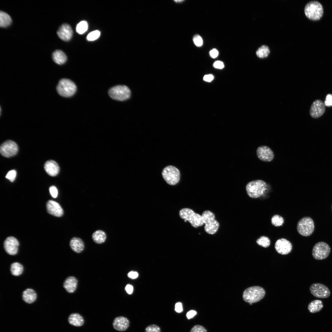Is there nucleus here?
<instances>
[{
    "instance_id": "obj_12",
    "label": "nucleus",
    "mask_w": 332,
    "mask_h": 332,
    "mask_svg": "<svg viewBox=\"0 0 332 332\" xmlns=\"http://www.w3.org/2000/svg\"><path fill=\"white\" fill-rule=\"evenodd\" d=\"M311 294L314 297L320 298H326L330 296V292L329 289L324 285L314 283L310 287Z\"/></svg>"
},
{
    "instance_id": "obj_31",
    "label": "nucleus",
    "mask_w": 332,
    "mask_h": 332,
    "mask_svg": "<svg viewBox=\"0 0 332 332\" xmlns=\"http://www.w3.org/2000/svg\"><path fill=\"white\" fill-rule=\"evenodd\" d=\"M259 245L265 248L268 247L271 243L270 240L267 237L262 236L259 237L256 241Z\"/></svg>"
},
{
    "instance_id": "obj_4",
    "label": "nucleus",
    "mask_w": 332,
    "mask_h": 332,
    "mask_svg": "<svg viewBox=\"0 0 332 332\" xmlns=\"http://www.w3.org/2000/svg\"><path fill=\"white\" fill-rule=\"evenodd\" d=\"M306 16L309 19L316 20L319 19L323 12L322 4L317 1H311L307 3L304 8Z\"/></svg>"
},
{
    "instance_id": "obj_7",
    "label": "nucleus",
    "mask_w": 332,
    "mask_h": 332,
    "mask_svg": "<svg viewBox=\"0 0 332 332\" xmlns=\"http://www.w3.org/2000/svg\"><path fill=\"white\" fill-rule=\"evenodd\" d=\"M108 94L112 99L122 101L126 100L130 97L131 92L126 86L119 85L111 88L108 91Z\"/></svg>"
},
{
    "instance_id": "obj_15",
    "label": "nucleus",
    "mask_w": 332,
    "mask_h": 332,
    "mask_svg": "<svg viewBox=\"0 0 332 332\" xmlns=\"http://www.w3.org/2000/svg\"><path fill=\"white\" fill-rule=\"evenodd\" d=\"M275 247L278 253L285 255L291 252L292 246L291 243L287 240L284 238H281L277 240Z\"/></svg>"
},
{
    "instance_id": "obj_9",
    "label": "nucleus",
    "mask_w": 332,
    "mask_h": 332,
    "mask_svg": "<svg viewBox=\"0 0 332 332\" xmlns=\"http://www.w3.org/2000/svg\"><path fill=\"white\" fill-rule=\"evenodd\" d=\"M162 175L166 182L171 185L176 184L180 180L179 170L172 165H169L165 168L162 171Z\"/></svg>"
},
{
    "instance_id": "obj_47",
    "label": "nucleus",
    "mask_w": 332,
    "mask_h": 332,
    "mask_svg": "<svg viewBox=\"0 0 332 332\" xmlns=\"http://www.w3.org/2000/svg\"><path fill=\"white\" fill-rule=\"evenodd\" d=\"M125 290L128 294H131L133 291V287L131 285H127L125 287Z\"/></svg>"
},
{
    "instance_id": "obj_38",
    "label": "nucleus",
    "mask_w": 332,
    "mask_h": 332,
    "mask_svg": "<svg viewBox=\"0 0 332 332\" xmlns=\"http://www.w3.org/2000/svg\"><path fill=\"white\" fill-rule=\"evenodd\" d=\"M190 332H207L206 329L201 325L194 326L191 329Z\"/></svg>"
},
{
    "instance_id": "obj_3",
    "label": "nucleus",
    "mask_w": 332,
    "mask_h": 332,
    "mask_svg": "<svg viewBox=\"0 0 332 332\" xmlns=\"http://www.w3.org/2000/svg\"><path fill=\"white\" fill-rule=\"evenodd\" d=\"M179 215L181 218L184 220L185 222L188 221L194 227L197 228L204 224L202 215L196 213L191 209H181L180 211Z\"/></svg>"
},
{
    "instance_id": "obj_46",
    "label": "nucleus",
    "mask_w": 332,
    "mask_h": 332,
    "mask_svg": "<svg viewBox=\"0 0 332 332\" xmlns=\"http://www.w3.org/2000/svg\"><path fill=\"white\" fill-rule=\"evenodd\" d=\"M213 78L214 77L211 74L205 75L203 78L204 81L209 82L213 80Z\"/></svg>"
},
{
    "instance_id": "obj_1",
    "label": "nucleus",
    "mask_w": 332,
    "mask_h": 332,
    "mask_svg": "<svg viewBox=\"0 0 332 332\" xmlns=\"http://www.w3.org/2000/svg\"><path fill=\"white\" fill-rule=\"evenodd\" d=\"M267 185L261 180H257L248 183L246 187L248 195L252 198H257L264 194L267 189Z\"/></svg>"
},
{
    "instance_id": "obj_8",
    "label": "nucleus",
    "mask_w": 332,
    "mask_h": 332,
    "mask_svg": "<svg viewBox=\"0 0 332 332\" xmlns=\"http://www.w3.org/2000/svg\"><path fill=\"white\" fill-rule=\"evenodd\" d=\"M297 229L298 233L304 236H309L313 232L314 224L312 219L309 217H304L298 222Z\"/></svg>"
},
{
    "instance_id": "obj_30",
    "label": "nucleus",
    "mask_w": 332,
    "mask_h": 332,
    "mask_svg": "<svg viewBox=\"0 0 332 332\" xmlns=\"http://www.w3.org/2000/svg\"><path fill=\"white\" fill-rule=\"evenodd\" d=\"M270 53L268 47L266 45H262L258 48L256 52L257 56L260 58L267 57Z\"/></svg>"
},
{
    "instance_id": "obj_34",
    "label": "nucleus",
    "mask_w": 332,
    "mask_h": 332,
    "mask_svg": "<svg viewBox=\"0 0 332 332\" xmlns=\"http://www.w3.org/2000/svg\"><path fill=\"white\" fill-rule=\"evenodd\" d=\"M100 35V32L99 30H95L90 33L88 35L87 38L89 41H94L97 39Z\"/></svg>"
},
{
    "instance_id": "obj_21",
    "label": "nucleus",
    "mask_w": 332,
    "mask_h": 332,
    "mask_svg": "<svg viewBox=\"0 0 332 332\" xmlns=\"http://www.w3.org/2000/svg\"><path fill=\"white\" fill-rule=\"evenodd\" d=\"M44 168L47 173L52 176L57 175L60 169L58 164L53 160L46 161L45 164Z\"/></svg>"
},
{
    "instance_id": "obj_45",
    "label": "nucleus",
    "mask_w": 332,
    "mask_h": 332,
    "mask_svg": "<svg viewBox=\"0 0 332 332\" xmlns=\"http://www.w3.org/2000/svg\"><path fill=\"white\" fill-rule=\"evenodd\" d=\"M196 314V312L194 310H191L188 312L186 316L188 319L193 318Z\"/></svg>"
},
{
    "instance_id": "obj_18",
    "label": "nucleus",
    "mask_w": 332,
    "mask_h": 332,
    "mask_svg": "<svg viewBox=\"0 0 332 332\" xmlns=\"http://www.w3.org/2000/svg\"><path fill=\"white\" fill-rule=\"evenodd\" d=\"M46 208L48 212L53 216L60 217L63 214V210L61 206L54 201L49 200L47 203Z\"/></svg>"
},
{
    "instance_id": "obj_23",
    "label": "nucleus",
    "mask_w": 332,
    "mask_h": 332,
    "mask_svg": "<svg viewBox=\"0 0 332 332\" xmlns=\"http://www.w3.org/2000/svg\"><path fill=\"white\" fill-rule=\"evenodd\" d=\"M52 58L53 61L57 64L61 65L64 64L66 61L67 57L62 51L57 49L52 53Z\"/></svg>"
},
{
    "instance_id": "obj_2",
    "label": "nucleus",
    "mask_w": 332,
    "mask_h": 332,
    "mask_svg": "<svg viewBox=\"0 0 332 332\" xmlns=\"http://www.w3.org/2000/svg\"><path fill=\"white\" fill-rule=\"evenodd\" d=\"M265 294L264 289L261 287L255 286L245 289L243 294V300L251 305L257 302L264 297Z\"/></svg>"
},
{
    "instance_id": "obj_49",
    "label": "nucleus",
    "mask_w": 332,
    "mask_h": 332,
    "mask_svg": "<svg viewBox=\"0 0 332 332\" xmlns=\"http://www.w3.org/2000/svg\"></svg>"
},
{
    "instance_id": "obj_24",
    "label": "nucleus",
    "mask_w": 332,
    "mask_h": 332,
    "mask_svg": "<svg viewBox=\"0 0 332 332\" xmlns=\"http://www.w3.org/2000/svg\"><path fill=\"white\" fill-rule=\"evenodd\" d=\"M24 270L23 266L22 264L18 262L12 263L10 267V271L12 275L18 277L22 275Z\"/></svg>"
},
{
    "instance_id": "obj_14",
    "label": "nucleus",
    "mask_w": 332,
    "mask_h": 332,
    "mask_svg": "<svg viewBox=\"0 0 332 332\" xmlns=\"http://www.w3.org/2000/svg\"><path fill=\"white\" fill-rule=\"evenodd\" d=\"M256 153L259 159L263 161H271L274 157L273 151L270 147L267 146L263 145L258 147Z\"/></svg>"
},
{
    "instance_id": "obj_6",
    "label": "nucleus",
    "mask_w": 332,
    "mask_h": 332,
    "mask_svg": "<svg viewBox=\"0 0 332 332\" xmlns=\"http://www.w3.org/2000/svg\"><path fill=\"white\" fill-rule=\"evenodd\" d=\"M202 216L203 222L205 224V231L209 234H215L219 227V222L215 219V215L211 211L206 210L203 213Z\"/></svg>"
},
{
    "instance_id": "obj_13",
    "label": "nucleus",
    "mask_w": 332,
    "mask_h": 332,
    "mask_svg": "<svg viewBox=\"0 0 332 332\" xmlns=\"http://www.w3.org/2000/svg\"><path fill=\"white\" fill-rule=\"evenodd\" d=\"M19 245V242L16 238L9 236L4 241L3 247L7 254L10 256H14L18 253Z\"/></svg>"
},
{
    "instance_id": "obj_17",
    "label": "nucleus",
    "mask_w": 332,
    "mask_h": 332,
    "mask_svg": "<svg viewBox=\"0 0 332 332\" xmlns=\"http://www.w3.org/2000/svg\"><path fill=\"white\" fill-rule=\"evenodd\" d=\"M58 37L62 40L68 41L70 40L73 35V31L71 26L64 23L59 28L57 32Z\"/></svg>"
},
{
    "instance_id": "obj_36",
    "label": "nucleus",
    "mask_w": 332,
    "mask_h": 332,
    "mask_svg": "<svg viewBox=\"0 0 332 332\" xmlns=\"http://www.w3.org/2000/svg\"><path fill=\"white\" fill-rule=\"evenodd\" d=\"M193 42L195 45L198 47L201 46L203 44V41L202 38L199 35H195L193 38Z\"/></svg>"
},
{
    "instance_id": "obj_20",
    "label": "nucleus",
    "mask_w": 332,
    "mask_h": 332,
    "mask_svg": "<svg viewBox=\"0 0 332 332\" xmlns=\"http://www.w3.org/2000/svg\"><path fill=\"white\" fill-rule=\"evenodd\" d=\"M129 325V321L126 318L120 316L116 318L113 322V326L116 330L124 331L126 330Z\"/></svg>"
},
{
    "instance_id": "obj_22",
    "label": "nucleus",
    "mask_w": 332,
    "mask_h": 332,
    "mask_svg": "<svg viewBox=\"0 0 332 332\" xmlns=\"http://www.w3.org/2000/svg\"><path fill=\"white\" fill-rule=\"evenodd\" d=\"M77 280L73 276L68 277L64 281L63 287L69 293H72L75 290L77 285Z\"/></svg>"
},
{
    "instance_id": "obj_42",
    "label": "nucleus",
    "mask_w": 332,
    "mask_h": 332,
    "mask_svg": "<svg viewBox=\"0 0 332 332\" xmlns=\"http://www.w3.org/2000/svg\"><path fill=\"white\" fill-rule=\"evenodd\" d=\"M175 310L178 313H181L182 312L183 309L182 303L180 302L176 303L175 305Z\"/></svg>"
},
{
    "instance_id": "obj_35",
    "label": "nucleus",
    "mask_w": 332,
    "mask_h": 332,
    "mask_svg": "<svg viewBox=\"0 0 332 332\" xmlns=\"http://www.w3.org/2000/svg\"><path fill=\"white\" fill-rule=\"evenodd\" d=\"M145 332H160V329L157 325H151L146 327Z\"/></svg>"
},
{
    "instance_id": "obj_32",
    "label": "nucleus",
    "mask_w": 332,
    "mask_h": 332,
    "mask_svg": "<svg viewBox=\"0 0 332 332\" xmlns=\"http://www.w3.org/2000/svg\"><path fill=\"white\" fill-rule=\"evenodd\" d=\"M272 224L275 227H279L282 226L284 222L283 218L278 215H274L271 218Z\"/></svg>"
},
{
    "instance_id": "obj_33",
    "label": "nucleus",
    "mask_w": 332,
    "mask_h": 332,
    "mask_svg": "<svg viewBox=\"0 0 332 332\" xmlns=\"http://www.w3.org/2000/svg\"><path fill=\"white\" fill-rule=\"evenodd\" d=\"M88 28V24L87 22L85 21L80 22L77 25L76 30L77 33L80 34H82L85 33Z\"/></svg>"
},
{
    "instance_id": "obj_16",
    "label": "nucleus",
    "mask_w": 332,
    "mask_h": 332,
    "mask_svg": "<svg viewBox=\"0 0 332 332\" xmlns=\"http://www.w3.org/2000/svg\"><path fill=\"white\" fill-rule=\"evenodd\" d=\"M325 110V105L321 100H317L312 103L310 110V116L313 118H317L321 116Z\"/></svg>"
},
{
    "instance_id": "obj_11",
    "label": "nucleus",
    "mask_w": 332,
    "mask_h": 332,
    "mask_svg": "<svg viewBox=\"0 0 332 332\" xmlns=\"http://www.w3.org/2000/svg\"><path fill=\"white\" fill-rule=\"evenodd\" d=\"M18 151V147L15 142L8 140L1 145L0 152L1 155L6 157H10L15 155Z\"/></svg>"
},
{
    "instance_id": "obj_44",
    "label": "nucleus",
    "mask_w": 332,
    "mask_h": 332,
    "mask_svg": "<svg viewBox=\"0 0 332 332\" xmlns=\"http://www.w3.org/2000/svg\"><path fill=\"white\" fill-rule=\"evenodd\" d=\"M138 275V274L137 272L133 271L130 272L128 274V277L132 279H135L137 278Z\"/></svg>"
},
{
    "instance_id": "obj_41",
    "label": "nucleus",
    "mask_w": 332,
    "mask_h": 332,
    "mask_svg": "<svg viewBox=\"0 0 332 332\" xmlns=\"http://www.w3.org/2000/svg\"><path fill=\"white\" fill-rule=\"evenodd\" d=\"M214 67L217 69H222L224 67V64L221 61H215L213 64Z\"/></svg>"
},
{
    "instance_id": "obj_39",
    "label": "nucleus",
    "mask_w": 332,
    "mask_h": 332,
    "mask_svg": "<svg viewBox=\"0 0 332 332\" xmlns=\"http://www.w3.org/2000/svg\"><path fill=\"white\" fill-rule=\"evenodd\" d=\"M324 104L325 106H332V94H328L326 95Z\"/></svg>"
},
{
    "instance_id": "obj_25",
    "label": "nucleus",
    "mask_w": 332,
    "mask_h": 332,
    "mask_svg": "<svg viewBox=\"0 0 332 332\" xmlns=\"http://www.w3.org/2000/svg\"><path fill=\"white\" fill-rule=\"evenodd\" d=\"M70 246L73 251L77 253L81 252L84 248L83 241L77 237H73L71 239L70 242Z\"/></svg>"
},
{
    "instance_id": "obj_40",
    "label": "nucleus",
    "mask_w": 332,
    "mask_h": 332,
    "mask_svg": "<svg viewBox=\"0 0 332 332\" xmlns=\"http://www.w3.org/2000/svg\"><path fill=\"white\" fill-rule=\"evenodd\" d=\"M49 191L51 196L53 198H56L58 195V190L57 188L54 186H51L49 188Z\"/></svg>"
},
{
    "instance_id": "obj_26",
    "label": "nucleus",
    "mask_w": 332,
    "mask_h": 332,
    "mask_svg": "<svg viewBox=\"0 0 332 332\" xmlns=\"http://www.w3.org/2000/svg\"><path fill=\"white\" fill-rule=\"evenodd\" d=\"M68 321L70 324L76 326H81L84 323L83 318L77 313H73L70 315Z\"/></svg>"
},
{
    "instance_id": "obj_48",
    "label": "nucleus",
    "mask_w": 332,
    "mask_h": 332,
    "mask_svg": "<svg viewBox=\"0 0 332 332\" xmlns=\"http://www.w3.org/2000/svg\"><path fill=\"white\" fill-rule=\"evenodd\" d=\"M183 1V0H177H177H175V1H174L176 2H182Z\"/></svg>"
},
{
    "instance_id": "obj_37",
    "label": "nucleus",
    "mask_w": 332,
    "mask_h": 332,
    "mask_svg": "<svg viewBox=\"0 0 332 332\" xmlns=\"http://www.w3.org/2000/svg\"><path fill=\"white\" fill-rule=\"evenodd\" d=\"M16 174L17 172L15 170H11L7 173L6 176V178L11 182H13L15 179Z\"/></svg>"
},
{
    "instance_id": "obj_27",
    "label": "nucleus",
    "mask_w": 332,
    "mask_h": 332,
    "mask_svg": "<svg viewBox=\"0 0 332 332\" xmlns=\"http://www.w3.org/2000/svg\"><path fill=\"white\" fill-rule=\"evenodd\" d=\"M323 306L322 301L315 300L309 303L308 306V309L310 312L314 313L320 311L323 308Z\"/></svg>"
},
{
    "instance_id": "obj_28",
    "label": "nucleus",
    "mask_w": 332,
    "mask_h": 332,
    "mask_svg": "<svg viewBox=\"0 0 332 332\" xmlns=\"http://www.w3.org/2000/svg\"><path fill=\"white\" fill-rule=\"evenodd\" d=\"M12 22L10 16L7 13L1 11L0 12V26L2 28L9 26Z\"/></svg>"
},
{
    "instance_id": "obj_29",
    "label": "nucleus",
    "mask_w": 332,
    "mask_h": 332,
    "mask_svg": "<svg viewBox=\"0 0 332 332\" xmlns=\"http://www.w3.org/2000/svg\"><path fill=\"white\" fill-rule=\"evenodd\" d=\"M106 237L105 233L101 230L95 231L92 236V239L94 242L98 244L104 243L106 239Z\"/></svg>"
},
{
    "instance_id": "obj_10",
    "label": "nucleus",
    "mask_w": 332,
    "mask_h": 332,
    "mask_svg": "<svg viewBox=\"0 0 332 332\" xmlns=\"http://www.w3.org/2000/svg\"><path fill=\"white\" fill-rule=\"evenodd\" d=\"M329 246L324 242H320L316 243L313 247L312 255L315 259L321 260L327 258L330 252Z\"/></svg>"
},
{
    "instance_id": "obj_19",
    "label": "nucleus",
    "mask_w": 332,
    "mask_h": 332,
    "mask_svg": "<svg viewBox=\"0 0 332 332\" xmlns=\"http://www.w3.org/2000/svg\"><path fill=\"white\" fill-rule=\"evenodd\" d=\"M22 299L26 303L31 304L37 300V294L33 288H27L23 291L22 295Z\"/></svg>"
},
{
    "instance_id": "obj_43",
    "label": "nucleus",
    "mask_w": 332,
    "mask_h": 332,
    "mask_svg": "<svg viewBox=\"0 0 332 332\" xmlns=\"http://www.w3.org/2000/svg\"><path fill=\"white\" fill-rule=\"evenodd\" d=\"M211 57L212 58L216 57L218 55L219 52L218 51L215 49H213L210 51L209 52Z\"/></svg>"
},
{
    "instance_id": "obj_5",
    "label": "nucleus",
    "mask_w": 332,
    "mask_h": 332,
    "mask_svg": "<svg viewBox=\"0 0 332 332\" xmlns=\"http://www.w3.org/2000/svg\"><path fill=\"white\" fill-rule=\"evenodd\" d=\"M75 84L72 81L68 79H61L57 86V90L61 96L69 97L73 96L77 90Z\"/></svg>"
}]
</instances>
